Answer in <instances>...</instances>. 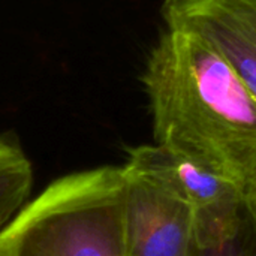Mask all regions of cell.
<instances>
[{
	"mask_svg": "<svg viewBox=\"0 0 256 256\" xmlns=\"http://www.w3.org/2000/svg\"><path fill=\"white\" fill-rule=\"evenodd\" d=\"M141 82L156 144L246 190L256 176V99L228 60L206 39L166 27Z\"/></svg>",
	"mask_w": 256,
	"mask_h": 256,
	"instance_id": "6da1fadb",
	"label": "cell"
},
{
	"mask_svg": "<svg viewBox=\"0 0 256 256\" xmlns=\"http://www.w3.org/2000/svg\"><path fill=\"white\" fill-rule=\"evenodd\" d=\"M0 256H126L123 166L52 182L3 230Z\"/></svg>",
	"mask_w": 256,
	"mask_h": 256,
	"instance_id": "7a4b0ae2",
	"label": "cell"
},
{
	"mask_svg": "<svg viewBox=\"0 0 256 256\" xmlns=\"http://www.w3.org/2000/svg\"><path fill=\"white\" fill-rule=\"evenodd\" d=\"M126 166L154 177L189 204L196 248H210L230 237L246 210L244 190L237 183L158 144L132 148Z\"/></svg>",
	"mask_w": 256,
	"mask_h": 256,
	"instance_id": "3957f363",
	"label": "cell"
},
{
	"mask_svg": "<svg viewBox=\"0 0 256 256\" xmlns=\"http://www.w3.org/2000/svg\"><path fill=\"white\" fill-rule=\"evenodd\" d=\"M126 256H192L195 225L189 204L152 176L123 166Z\"/></svg>",
	"mask_w": 256,
	"mask_h": 256,
	"instance_id": "277c9868",
	"label": "cell"
},
{
	"mask_svg": "<svg viewBox=\"0 0 256 256\" xmlns=\"http://www.w3.org/2000/svg\"><path fill=\"white\" fill-rule=\"evenodd\" d=\"M160 14L166 27L210 42L256 99V0H165Z\"/></svg>",
	"mask_w": 256,
	"mask_h": 256,
	"instance_id": "5b68a950",
	"label": "cell"
},
{
	"mask_svg": "<svg viewBox=\"0 0 256 256\" xmlns=\"http://www.w3.org/2000/svg\"><path fill=\"white\" fill-rule=\"evenodd\" d=\"M32 183L33 170L24 152L0 138V234L24 208Z\"/></svg>",
	"mask_w": 256,
	"mask_h": 256,
	"instance_id": "8992f818",
	"label": "cell"
},
{
	"mask_svg": "<svg viewBox=\"0 0 256 256\" xmlns=\"http://www.w3.org/2000/svg\"><path fill=\"white\" fill-rule=\"evenodd\" d=\"M192 256H256V216L246 210L238 226L224 242L210 248H196Z\"/></svg>",
	"mask_w": 256,
	"mask_h": 256,
	"instance_id": "52a82bcc",
	"label": "cell"
},
{
	"mask_svg": "<svg viewBox=\"0 0 256 256\" xmlns=\"http://www.w3.org/2000/svg\"><path fill=\"white\" fill-rule=\"evenodd\" d=\"M244 198H246V204H248L249 210L256 216V176L252 178L249 186L246 188Z\"/></svg>",
	"mask_w": 256,
	"mask_h": 256,
	"instance_id": "ba28073f",
	"label": "cell"
}]
</instances>
